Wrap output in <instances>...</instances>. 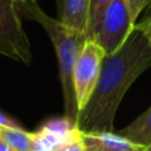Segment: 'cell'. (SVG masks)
<instances>
[{"label":"cell","mask_w":151,"mask_h":151,"mask_svg":"<svg viewBox=\"0 0 151 151\" xmlns=\"http://www.w3.org/2000/svg\"><path fill=\"white\" fill-rule=\"evenodd\" d=\"M150 66L151 42L134 25L122 47L105 57L96 88L77 115L76 127L85 135L113 131L115 113L123 96Z\"/></svg>","instance_id":"cell-1"},{"label":"cell","mask_w":151,"mask_h":151,"mask_svg":"<svg viewBox=\"0 0 151 151\" xmlns=\"http://www.w3.org/2000/svg\"><path fill=\"white\" fill-rule=\"evenodd\" d=\"M19 11L21 16L39 23L45 29L55 47L58 69H60L64 104H65V117L76 125L78 109L73 88V69L76 60L88 37L81 32L64 25L57 19H53L47 15L40 8L36 0H19Z\"/></svg>","instance_id":"cell-2"},{"label":"cell","mask_w":151,"mask_h":151,"mask_svg":"<svg viewBox=\"0 0 151 151\" xmlns=\"http://www.w3.org/2000/svg\"><path fill=\"white\" fill-rule=\"evenodd\" d=\"M0 55L29 65L32 52L23 28L19 0H0Z\"/></svg>","instance_id":"cell-3"},{"label":"cell","mask_w":151,"mask_h":151,"mask_svg":"<svg viewBox=\"0 0 151 151\" xmlns=\"http://www.w3.org/2000/svg\"><path fill=\"white\" fill-rule=\"evenodd\" d=\"M106 53L94 40H86L73 69V88L78 113L83 109L98 81Z\"/></svg>","instance_id":"cell-4"},{"label":"cell","mask_w":151,"mask_h":151,"mask_svg":"<svg viewBox=\"0 0 151 151\" xmlns=\"http://www.w3.org/2000/svg\"><path fill=\"white\" fill-rule=\"evenodd\" d=\"M134 25L126 0H110L102 13L94 41L101 45L106 56L113 55L123 45Z\"/></svg>","instance_id":"cell-5"},{"label":"cell","mask_w":151,"mask_h":151,"mask_svg":"<svg viewBox=\"0 0 151 151\" xmlns=\"http://www.w3.org/2000/svg\"><path fill=\"white\" fill-rule=\"evenodd\" d=\"M58 21L88 37L89 0H56Z\"/></svg>","instance_id":"cell-6"},{"label":"cell","mask_w":151,"mask_h":151,"mask_svg":"<svg viewBox=\"0 0 151 151\" xmlns=\"http://www.w3.org/2000/svg\"><path fill=\"white\" fill-rule=\"evenodd\" d=\"M82 138L86 146L99 147V149H105L107 151H143L145 149L113 131L91 134V135L82 134Z\"/></svg>","instance_id":"cell-7"},{"label":"cell","mask_w":151,"mask_h":151,"mask_svg":"<svg viewBox=\"0 0 151 151\" xmlns=\"http://www.w3.org/2000/svg\"><path fill=\"white\" fill-rule=\"evenodd\" d=\"M118 134L141 147L149 146L151 143V106Z\"/></svg>","instance_id":"cell-8"},{"label":"cell","mask_w":151,"mask_h":151,"mask_svg":"<svg viewBox=\"0 0 151 151\" xmlns=\"http://www.w3.org/2000/svg\"><path fill=\"white\" fill-rule=\"evenodd\" d=\"M0 141L13 151H32V133H27L21 127L0 126Z\"/></svg>","instance_id":"cell-9"},{"label":"cell","mask_w":151,"mask_h":151,"mask_svg":"<svg viewBox=\"0 0 151 151\" xmlns=\"http://www.w3.org/2000/svg\"><path fill=\"white\" fill-rule=\"evenodd\" d=\"M110 0H89V27H88V39L94 40L98 32L99 21L106 5Z\"/></svg>","instance_id":"cell-10"},{"label":"cell","mask_w":151,"mask_h":151,"mask_svg":"<svg viewBox=\"0 0 151 151\" xmlns=\"http://www.w3.org/2000/svg\"><path fill=\"white\" fill-rule=\"evenodd\" d=\"M150 1L151 0H126L129 11H130L131 20H133L134 24H135V21L138 20V17L142 13V11L147 8V5L150 4Z\"/></svg>","instance_id":"cell-11"},{"label":"cell","mask_w":151,"mask_h":151,"mask_svg":"<svg viewBox=\"0 0 151 151\" xmlns=\"http://www.w3.org/2000/svg\"><path fill=\"white\" fill-rule=\"evenodd\" d=\"M86 146H85V142H83L82 138V133H81L80 137L77 138L72 139V141L66 142V143L61 145L56 151H85Z\"/></svg>","instance_id":"cell-12"},{"label":"cell","mask_w":151,"mask_h":151,"mask_svg":"<svg viewBox=\"0 0 151 151\" xmlns=\"http://www.w3.org/2000/svg\"><path fill=\"white\" fill-rule=\"evenodd\" d=\"M139 29L145 33V36L147 37V40L151 42V17L150 19H143L139 24H135Z\"/></svg>","instance_id":"cell-13"},{"label":"cell","mask_w":151,"mask_h":151,"mask_svg":"<svg viewBox=\"0 0 151 151\" xmlns=\"http://www.w3.org/2000/svg\"><path fill=\"white\" fill-rule=\"evenodd\" d=\"M0 126H3V127H20L12 118L7 117V115L1 111H0Z\"/></svg>","instance_id":"cell-14"},{"label":"cell","mask_w":151,"mask_h":151,"mask_svg":"<svg viewBox=\"0 0 151 151\" xmlns=\"http://www.w3.org/2000/svg\"><path fill=\"white\" fill-rule=\"evenodd\" d=\"M150 17H151V1H150V4L147 5V8H146V15H145L143 19H150Z\"/></svg>","instance_id":"cell-15"},{"label":"cell","mask_w":151,"mask_h":151,"mask_svg":"<svg viewBox=\"0 0 151 151\" xmlns=\"http://www.w3.org/2000/svg\"><path fill=\"white\" fill-rule=\"evenodd\" d=\"M0 151H13V150H11L9 147L7 146L5 143H3L1 141H0Z\"/></svg>","instance_id":"cell-16"},{"label":"cell","mask_w":151,"mask_h":151,"mask_svg":"<svg viewBox=\"0 0 151 151\" xmlns=\"http://www.w3.org/2000/svg\"><path fill=\"white\" fill-rule=\"evenodd\" d=\"M85 146H86V145H85ZM85 151H96V147H93V146H86Z\"/></svg>","instance_id":"cell-17"},{"label":"cell","mask_w":151,"mask_h":151,"mask_svg":"<svg viewBox=\"0 0 151 151\" xmlns=\"http://www.w3.org/2000/svg\"><path fill=\"white\" fill-rule=\"evenodd\" d=\"M143 151H151V143L149 145V146H146V147H145Z\"/></svg>","instance_id":"cell-18"},{"label":"cell","mask_w":151,"mask_h":151,"mask_svg":"<svg viewBox=\"0 0 151 151\" xmlns=\"http://www.w3.org/2000/svg\"><path fill=\"white\" fill-rule=\"evenodd\" d=\"M96 151H107V150H105V149H99V147H96Z\"/></svg>","instance_id":"cell-19"}]
</instances>
